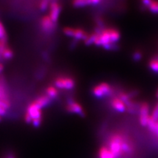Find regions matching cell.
<instances>
[{
    "label": "cell",
    "mask_w": 158,
    "mask_h": 158,
    "mask_svg": "<svg viewBox=\"0 0 158 158\" xmlns=\"http://www.w3.org/2000/svg\"><path fill=\"white\" fill-rule=\"evenodd\" d=\"M124 135L121 132H114L111 134L108 140V149L115 158H119L123 154L122 152V144Z\"/></svg>",
    "instance_id": "obj_1"
},
{
    "label": "cell",
    "mask_w": 158,
    "mask_h": 158,
    "mask_svg": "<svg viewBox=\"0 0 158 158\" xmlns=\"http://www.w3.org/2000/svg\"><path fill=\"white\" fill-rule=\"evenodd\" d=\"M10 107L11 100L6 81L3 76L0 75V108L7 112Z\"/></svg>",
    "instance_id": "obj_2"
},
{
    "label": "cell",
    "mask_w": 158,
    "mask_h": 158,
    "mask_svg": "<svg viewBox=\"0 0 158 158\" xmlns=\"http://www.w3.org/2000/svg\"><path fill=\"white\" fill-rule=\"evenodd\" d=\"M92 93L94 96L97 98H102L107 96H111L113 94V88L110 84L106 82H102L93 87Z\"/></svg>",
    "instance_id": "obj_3"
},
{
    "label": "cell",
    "mask_w": 158,
    "mask_h": 158,
    "mask_svg": "<svg viewBox=\"0 0 158 158\" xmlns=\"http://www.w3.org/2000/svg\"><path fill=\"white\" fill-rule=\"evenodd\" d=\"M76 82L73 78L67 75L58 76L54 80V86L61 90H70L75 87Z\"/></svg>",
    "instance_id": "obj_4"
},
{
    "label": "cell",
    "mask_w": 158,
    "mask_h": 158,
    "mask_svg": "<svg viewBox=\"0 0 158 158\" xmlns=\"http://www.w3.org/2000/svg\"><path fill=\"white\" fill-rule=\"evenodd\" d=\"M63 32L65 36L73 38L76 40L85 41L88 36V34L85 30L81 28H73L70 27H66L63 28Z\"/></svg>",
    "instance_id": "obj_5"
},
{
    "label": "cell",
    "mask_w": 158,
    "mask_h": 158,
    "mask_svg": "<svg viewBox=\"0 0 158 158\" xmlns=\"http://www.w3.org/2000/svg\"><path fill=\"white\" fill-rule=\"evenodd\" d=\"M150 118V106L146 102L141 103L139 107V121L142 127H146Z\"/></svg>",
    "instance_id": "obj_6"
},
{
    "label": "cell",
    "mask_w": 158,
    "mask_h": 158,
    "mask_svg": "<svg viewBox=\"0 0 158 158\" xmlns=\"http://www.w3.org/2000/svg\"><path fill=\"white\" fill-rule=\"evenodd\" d=\"M65 109L69 113H75V114L78 115L81 117L85 116V110H84L81 103L73 100H69L67 101Z\"/></svg>",
    "instance_id": "obj_7"
},
{
    "label": "cell",
    "mask_w": 158,
    "mask_h": 158,
    "mask_svg": "<svg viewBox=\"0 0 158 158\" xmlns=\"http://www.w3.org/2000/svg\"><path fill=\"white\" fill-rule=\"evenodd\" d=\"M49 16L54 23H56L58 21L61 11V5L57 1H53L51 2L50 5H49Z\"/></svg>",
    "instance_id": "obj_8"
},
{
    "label": "cell",
    "mask_w": 158,
    "mask_h": 158,
    "mask_svg": "<svg viewBox=\"0 0 158 158\" xmlns=\"http://www.w3.org/2000/svg\"><path fill=\"white\" fill-rule=\"evenodd\" d=\"M40 26L44 32L49 33L55 30L56 23L52 21L49 15H44L40 19Z\"/></svg>",
    "instance_id": "obj_9"
},
{
    "label": "cell",
    "mask_w": 158,
    "mask_h": 158,
    "mask_svg": "<svg viewBox=\"0 0 158 158\" xmlns=\"http://www.w3.org/2000/svg\"><path fill=\"white\" fill-rule=\"evenodd\" d=\"M26 114L31 117L32 121L38 119V118H42V109L40 108L34 102L30 103L27 107Z\"/></svg>",
    "instance_id": "obj_10"
},
{
    "label": "cell",
    "mask_w": 158,
    "mask_h": 158,
    "mask_svg": "<svg viewBox=\"0 0 158 158\" xmlns=\"http://www.w3.org/2000/svg\"><path fill=\"white\" fill-rule=\"evenodd\" d=\"M111 106L113 110L119 113H124L127 111V106L121 99L118 96L113 97L111 100Z\"/></svg>",
    "instance_id": "obj_11"
},
{
    "label": "cell",
    "mask_w": 158,
    "mask_h": 158,
    "mask_svg": "<svg viewBox=\"0 0 158 158\" xmlns=\"http://www.w3.org/2000/svg\"><path fill=\"white\" fill-rule=\"evenodd\" d=\"M52 100L50 98H49L47 95L44 94L38 96L36 100L34 101V102L40 108L43 109L50 104L52 103Z\"/></svg>",
    "instance_id": "obj_12"
},
{
    "label": "cell",
    "mask_w": 158,
    "mask_h": 158,
    "mask_svg": "<svg viewBox=\"0 0 158 158\" xmlns=\"http://www.w3.org/2000/svg\"><path fill=\"white\" fill-rule=\"evenodd\" d=\"M46 95H47L49 98H50L52 100L57 98L59 95V90L55 86L50 85L48 86L46 88Z\"/></svg>",
    "instance_id": "obj_13"
},
{
    "label": "cell",
    "mask_w": 158,
    "mask_h": 158,
    "mask_svg": "<svg viewBox=\"0 0 158 158\" xmlns=\"http://www.w3.org/2000/svg\"><path fill=\"white\" fill-rule=\"evenodd\" d=\"M99 158H115L106 146L101 147L98 151Z\"/></svg>",
    "instance_id": "obj_14"
},
{
    "label": "cell",
    "mask_w": 158,
    "mask_h": 158,
    "mask_svg": "<svg viewBox=\"0 0 158 158\" xmlns=\"http://www.w3.org/2000/svg\"><path fill=\"white\" fill-rule=\"evenodd\" d=\"M148 67L153 73L158 74V61L154 57L148 62Z\"/></svg>",
    "instance_id": "obj_15"
},
{
    "label": "cell",
    "mask_w": 158,
    "mask_h": 158,
    "mask_svg": "<svg viewBox=\"0 0 158 158\" xmlns=\"http://www.w3.org/2000/svg\"><path fill=\"white\" fill-rule=\"evenodd\" d=\"M13 55L14 53L12 49L9 46H7L2 54V60H10V59L13 58Z\"/></svg>",
    "instance_id": "obj_16"
},
{
    "label": "cell",
    "mask_w": 158,
    "mask_h": 158,
    "mask_svg": "<svg viewBox=\"0 0 158 158\" xmlns=\"http://www.w3.org/2000/svg\"><path fill=\"white\" fill-rule=\"evenodd\" d=\"M73 6L76 7H83L90 6V0H73Z\"/></svg>",
    "instance_id": "obj_17"
},
{
    "label": "cell",
    "mask_w": 158,
    "mask_h": 158,
    "mask_svg": "<svg viewBox=\"0 0 158 158\" xmlns=\"http://www.w3.org/2000/svg\"><path fill=\"white\" fill-rule=\"evenodd\" d=\"M148 9L152 13L158 14V1L154 0Z\"/></svg>",
    "instance_id": "obj_18"
},
{
    "label": "cell",
    "mask_w": 158,
    "mask_h": 158,
    "mask_svg": "<svg viewBox=\"0 0 158 158\" xmlns=\"http://www.w3.org/2000/svg\"><path fill=\"white\" fill-rule=\"evenodd\" d=\"M51 2H50V0H41V2H40L39 4V7L42 11H46L49 6Z\"/></svg>",
    "instance_id": "obj_19"
},
{
    "label": "cell",
    "mask_w": 158,
    "mask_h": 158,
    "mask_svg": "<svg viewBox=\"0 0 158 158\" xmlns=\"http://www.w3.org/2000/svg\"><path fill=\"white\" fill-rule=\"evenodd\" d=\"M142 57H143L142 52L140 50H138H138H136V51L133 52L132 56L133 60H134L136 62L140 61L141 59H142Z\"/></svg>",
    "instance_id": "obj_20"
},
{
    "label": "cell",
    "mask_w": 158,
    "mask_h": 158,
    "mask_svg": "<svg viewBox=\"0 0 158 158\" xmlns=\"http://www.w3.org/2000/svg\"><path fill=\"white\" fill-rule=\"evenodd\" d=\"M150 117L155 121H158V102L156 104L154 109H153V111L150 115Z\"/></svg>",
    "instance_id": "obj_21"
},
{
    "label": "cell",
    "mask_w": 158,
    "mask_h": 158,
    "mask_svg": "<svg viewBox=\"0 0 158 158\" xmlns=\"http://www.w3.org/2000/svg\"><path fill=\"white\" fill-rule=\"evenodd\" d=\"M0 158H17V156L15 153L11 150H10L5 152L1 156Z\"/></svg>",
    "instance_id": "obj_22"
},
{
    "label": "cell",
    "mask_w": 158,
    "mask_h": 158,
    "mask_svg": "<svg viewBox=\"0 0 158 158\" xmlns=\"http://www.w3.org/2000/svg\"><path fill=\"white\" fill-rule=\"evenodd\" d=\"M0 39H7V33L3 24L0 21Z\"/></svg>",
    "instance_id": "obj_23"
},
{
    "label": "cell",
    "mask_w": 158,
    "mask_h": 158,
    "mask_svg": "<svg viewBox=\"0 0 158 158\" xmlns=\"http://www.w3.org/2000/svg\"><path fill=\"white\" fill-rule=\"evenodd\" d=\"M154 0H140V2L142 4V7L144 9H147L150 6V4L153 2Z\"/></svg>",
    "instance_id": "obj_24"
},
{
    "label": "cell",
    "mask_w": 158,
    "mask_h": 158,
    "mask_svg": "<svg viewBox=\"0 0 158 158\" xmlns=\"http://www.w3.org/2000/svg\"><path fill=\"white\" fill-rule=\"evenodd\" d=\"M42 122V118H38V119L33 120L32 124L35 128H38L41 125Z\"/></svg>",
    "instance_id": "obj_25"
},
{
    "label": "cell",
    "mask_w": 158,
    "mask_h": 158,
    "mask_svg": "<svg viewBox=\"0 0 158 158\" xmlns=\"http://www.w3.org/2000/svg\"><path fill=\"white\" fill-rule=\"evenodd\" d=\"M102 0H90V6H96L100 3Z\"/></svg>",
    "instance_id": "obj_26"
},
{
    "label": "cell",
    "mask_w": 158,
    "mask_h": 158,
    "mask_svg": "<svg viewBox=\"0 0 158 158\" xmlns=\"http://www.w3.org/2000/svg\"><path fill=\"white\" fill-rule=\"evenodd\" d=\"M3 69H4V66L2 63H0V74L2 73V71H3Z\"/></svg>",
    "instance_id": "obj_27"
},
{
    "label": "cell",
    "mask_w": 158,
    "mask_h": 158,
    "mask_svg": "<svg viewBox=\"0 0 158 158\" xmlns=\"http://www.w3.org/2000/svg\"><path fill=\"white\" fill-rule=\"evenodd\" d=\"M156 97L158 99V88L157 89V90H156Z\"/></svg>",
    "instance_id": "obj_28"
},
{
    "label": "cell",
    "mask_w": 158,
    "mask_h": 158,
    "mask_svg": "<svg viewBox=\"0 0 158 158\" xmlns=\"http://www.w3.org/2000/svg\"><path fill=\"white\" fill-rule=\"evenodd\" d=\"M154 58H156V59H157V60L158 61V53L156 54V55L154 56Z\"/></svg>",
    "instance_id": "obj_29"
}]
</instances>
